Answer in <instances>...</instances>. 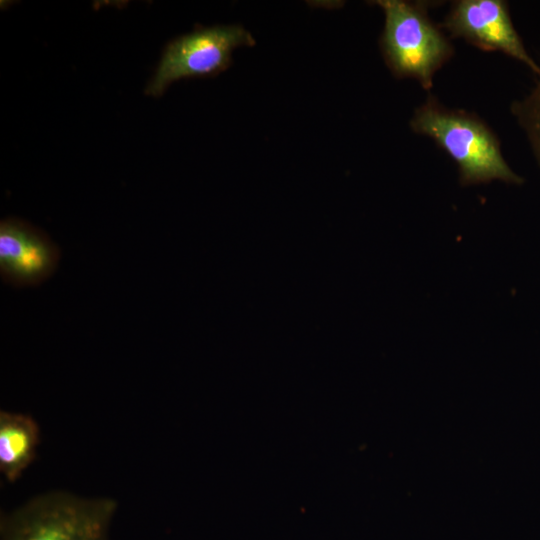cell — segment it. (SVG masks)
I'll return each instance as SVG.
<instances>
[{
	"instance_id": "5",
	"label": "cell",
	"mask_w": 540,
	"mask_h": 540,
	"mask_svg": "<svg viewBox=\"0 0 540 540\" xmlns=\"http://www.w3.org/2000/svg\"><path fill=\"white\" fill-rule=\"evenodd\" d=\"M443 27L453 38L488 52H501L540 74L518 34L504 0H457L452 2Z\"/></svg>"
},
{
	"instance_id": "7",
	"label": "cell",
	"mask_w": 540,
	"mask_h": 540,
	"mask_svg": "<svg viewBox=\"0 0 540 540\" xmlns=\"http://www.w3.org/2000/svg\"><path fill=\"white\" fill-rule=\"evenodd\" d=\"M38 439V426L30 416L0 412V471L7 480H16L30 464Z\"/></svg>"
},
{
	"instance_id": "3",
	"label": "cell",
	"mask_w": 540,
	"mask_h": 540,
	"mask_svg": "<svg viewBox=\"0 0 540 540\" xmlns=\"http://www.w3.org/2000/svg\"><path fill=\"white\" fill-rule=\"evenodd\" d=\"M385 24L380 39L384 60L397 78L416 80L430 90L436 72L453 56L448 37L428 16L427 2L378 0Z\"/></svg>"
},
{
	"instance_id": "8",
	"label": "cell",
	"mask_w": 540,
	"mask_h": 540,
	"mask_svg": "<svg viewBox=\"0 0 540 540\" xmlns=\"http://www.w3.org/2000/svg\"><path fill=\"white\" fill-rule=\"evenodd\" d=\"M511 112L526 134L540 167V74L530 92L512 104Z\"/></svg>"
},
{
	"instance_id": "4",
	"label": "cell",
	"mask_w": 540,
	"mask_h": 540,
	"mask_svg": "<svg viewBox=\"0 0 540 540\" xmlns=\"http://www.w3.org/2000/svg\"><path fill=\"white\" fill-rule=\"evenodd\" d=\"M254 44L252 35L239 25L202 28L183 35L165 48L145 92L158 97L179 79L214 76L228 68L234 49Z\"/></svg>"
},
{
	"instance_id": "2",
	"label": "cell",
	"mask_w": 540,
	"mask_h": 540,
	"mask_svg": "<svg viewBox=\"0 0 540 540\" xmlns=\"http://www.w3.org/2000/svg\"><path fill=\"white\" fill-rule=\"evenodd\" d=\"M117 503L53 491L1 518L0 540H109Z\"/></svg>"
},
{
	"instance_id": "6",
	"label": "cell",
	"mask_w": 540,
	"mask_h": 540,
	"mask_svg": "<svg viewBox=\"0 0 540 540\" xmlns=\"http://www.w3.org/2000/svg\"><path fill=\"white\" fill-rule=\"evenodd\" d=\"M61 253L57 244L40 228L10 217L0 223V276L12 287L42 284L56 271Z\"/></svg>"
},
{
	"instance_id": "1",
	"label": "cell",
	"mask_w": 540,
	"mask_h": 540,
	"mask_svg": "<svg viewBox=\"0 0 540 540\" xmlns=\"http://www.w3.org/2000/svg\"><path fill=\"white\" fill-rule=\"evenodd\" d=\"M409 126L432 139L455 162L463 186L496 180L514 185L524 182L505 160L497 135L472 112L449 108L429 95L414 110Z\"/></svg>"
}]
</instances>
